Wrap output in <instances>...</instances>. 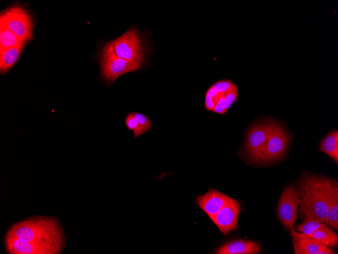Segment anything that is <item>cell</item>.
Listing matches in <instances>:
<instances>
[{
    "label": "cell",
    "instance_id": "cell-21",
    "mask_svg": "<svg viewBox=\"0 0 338 254\" xmlns=\"http://www.w3.org/2000/svg\"><path fill=\"white\" fill-rule=\"evenodd\" d=\"M238 96V87L235 85L225 94L224 99V109L226 113L232 104L237 100Z\"/></svg>",
    "mask_w": 338,
    "mask_h": 254
},
{
    "label": "cell",
    "instance_id": "cell-5",
    "mask_svg": "<svg viewBox=\"0 0 338 254\" xmlns=\"http://www.w3.org/2000/svg\"><path fill=\"white\" fill-rule=\"evenodd\" d=\"M141 65L119 57L106 43L101 55V77L107 83H113L123 74L138 70Z\"/></svg>",
    "mask_w": 338,
    "mask_h": 254
},
{
    "label": "cell",
    "instance_id": "cell-15",
    "mask_svg": "<svg viewBox=\"0 0 338 254\" xmlns=\"http://www.w3.org/2000/svg\"><path fill=\"white\" fill-rule=\"evenodd\" d=\"M25 45L0 51V71L6 74L15 64Z\"/></svg>",
    "mask_w": 338,
    "mask_h": 254
},
{
    "label": "cell",
    "instance_id": "cell-9",
    "mask_svg": "<svg viewBox=\"0 0 338 254\" xmlns=\"http://www.w3.org/2000/svg\"><path fill=\"white\" fill-rule=\"evenodd\" d=\"M241 207L238 201L230 198L227 203L211 219L221 232L227 235L236 231Z\"/></svg>",
    "mask_w": 338,
    "mask_h": 254
},
{
    "label": "cell",
    "instance_id": "cell-1",
    "mask_svg": "<svg viewBox=\"0 0 338 254\" xmlns=\"http://www.w3.org/2000/svg\"><path fill=\"white\" fill-rule=\"evenodd\" d=\"M4 243L10 254H60L66 245L59 219L41 215L13 224L5 234Z\"/></svg>",
    "mask_w": 338,
    "mask_h": 254
},
{
    "label": "cell",
    "instance_id": "cell-2",
    "mask_svg": "<svg viewBox=\"0 0 338 254\" xmlns=\"http://www.w3.org/2000/svg\"><path fill=\"white\" fill-rule=\"evenodd\" d=\"M333 180L306 174L298 183L300 199L299 214L302 221L313 219L325 224L328 211L329 192Z\"/></svg>",
    "mask_w": 338,
    "mask_h": 254
},
{
    "label": "cell",
    "instance_id": "cell-10",
    "mask_svg": "<svg viewBox=\"0 0 338 254\" xmlns=\"http://www.w3.org/2000/svg\"><path fill=\"white\" fill-rule=\"evenodd\" d=\"M295 254H334L336 251L293 228L290 230Z\"/></svg>",
    "mask_w": 338,
    "mask_h": 254
},
{
    "label": "cell",
    "instance_id": "cell-19",
    "mask_svg": "<svg viewBox=\"0 0 338 254\" xmlns=\"http://www.w3.org/2000/svg\"><path fill=\"white\" fill-rule=\"evenodd\" d=\"M326 225L317 220L309 218L305 220L303 223L298 224L295 229L296 231L309 236L315 231Z\"/></svg>",
    "mask_w": 338,
    "mask_h": 254
},
{
    "label": "cell",
    "instance_id": "cell-22",
    "mask_svg": "<svg viewBox=\"0 0 338 254\" xmlns=\"http://www.w3.org/2000/svg\"><path fill=\"white\" fill-rule=\"evenodd\" d=\"M131 113L138 122L144 133L151 129L152 122L146 115L136 112Z\"/></svg>",
    "mask_w": 338,
    "mask_h": 254
},
{
    "label": "cell",
    "instance_id": "cell-20",
    "mask_svg": "<svg viewBox=\"0 0 338 254\" xmlns=\"http://www.w3.org/2000/svg\"><path fill=\"white\" fill-rule=\"evenodd\" d=\"M126 127L134 132V138H137L144 133L140 125L131 113L127 114L125 120Z\"/></svg>",
    "mask_w": 338,
    "mask_h": 254
},
{
    "label": "cell",
    "instance_id": "cell-13",
    "mask_svg": "<svg viewBox=\"0 0 338 254\" xmlns=\"http://www.w3.org/2000/svg\"><path fill=\"white\" fill-rule=\"evenodd\" d=\"M260 244L251 240H235L224 243L215 251L216 254H257L261 250Z\"/></svg>",
    "mask_w": 338,
    "mask_h": 254
},
{
    "label": "cell",
    "instance_id": "cell-4",
    "mask_svg": "<svg viewBox=\"0 0 338 254\" xmlns=\"http://www.w3.org/2000/svg\"><path fill=\"white\" fill-rule=\"evenodd\" d=\"M1 23L27 43L32 38L33 22L28 11L19 5L11 6L1 14Z\"/></svg>",
    "mask_w": 338,
    "mask_h": 254
},
{
    "label": "cell",
    "instance_id": "cell-7",
    "mask_svg": "<svg viewBox=\"0 0 338 254\" xmlns=\"http://www.w3.org/2000/svg\"><path fill=\"white\" fill-rule=\"evenodd\" d=\"M300 203L298 189L292 186L285 188L279 200L277 215L280 222L289 231L293 228L298 219L297 210Z\"/></svg>",
    "mask_w": 338,
    "mask_h": 254
},
{
    "label": "cell",
    "instance_id": "cell-12",
    "mask_svg": "<svg viewBox=\"0 0 338 254\" xmlns=\"http://www.w3.org/2000/svg\"><path fill=\"white\" fill-rule=\"evenodd\" d=\"M230 197L214 189H209L205 194L197 198L198 206L212 219L227 203Z\"/></svg>",
    "mask_w": 338,
    "mask_h": 254
},
{
    "label": "cell",
    "instance_id": "cell-11",
    "mask_svg": "<svg viewBox=\"0 0 338 254\" xmlns=\"http://www.w3.org/2000/svg\"><path fill=\"white\" fill-rule=\"evenodd\" d=\"M230 88V84L226 80H222L213 84L207 90L205 96V107L206 110L224 115V99L225 93Z\"/></svg>",
    "mask_w": 338,
    "mask_h": 254
},
{
    "label": "cell",
    "instance_id": "cell-3",
    "mask_svg": "<svg viewBox=\"0 0 338 254\" xmlns=\"http://www.w3.org/2000/svg\"><path fill=\"white\" fill-rule=\"evenodd\" d=\"M107 43L119 57L140 64L144 61L145 49L138 30L134 27Z\"/></svg>",
    "mask_w": 338,
    "mask_h": 254
},
{
    "label": "cell",
    "instance_id": "cell-17",
    "mask_svg": "<svg viewBox=\"0 0 338 254\" xmlns=\"http://www.w3.org/2000/svg\"><path fill=\"white\" fill-rule=\"evenodd\" d=\"M309 236L319 240L328 247H334L338 244L337 234L327 225L315 231Z\"/></svg>",
    "mask_w": 338,
    "mask_h": 254
},
{
    "label": "cell",
    "instance_id": "cell-6",
    "mask_svg": "<svg viewBox=\"0 0 338 254\" xmlns=\"http://www.w3.org/2000/svg\"><path fill=\"white\" fill-rule=\"evenodd\" d=\"M290 136L280 124L271 121L270 133L257 162H269L277 159L285 152Z\"/></svg>",
    "mask_w": 338,
    "mask_h": 254
},
{
    "label": "cell",
    "instance_id": "cell-14",
    "mask_svg": "<svg viewBox=\"0 0 338 254\" xmlns=\"http://www.w3.org/2000/svg\"><path fill=\"white\" fill-rule=\"evenodd\" d=\"M325 224L338 230V185L334 180L329 192L328 211Z\"/></svg>",
    "mask_w": 338,
    "mask_h": 254
},
{
    "label": "cell",
    "instance_id": "cell-8",
    "mask_svg": "<svg viewBox=\"0 0 338 254\" xmlns=\"http://www.w3.org/2000/svg\"><path fill=\"white\" fill-rule=\"evenodd\" d=\"M271 121L254 125L249 130L246 141L245 149L254 161L257 162L267 141Z\"/></svg>",
    "mask_w": 338,
    "mask_h": 254
},
{
    "label": "cell",
    "instance_id": "cell-16",
    "mask_svg": "<svg viewBox=\"0 0 338 254\" xmlns=\"http://www.w3.org/2000/svg\"><path fill=\"white\" fill-rule=\"evenodd\" d=\"M319 151L327 154L338 163V131L333 130L327 134L320 143Z\"/></svg>",
    "mask_w": 338,
    "mask_h": 254
},
{
    "label": "cell",
    "instance_id": "cell-18",
    "mask_svg": "<svg viewBox=\"0 0 338 254\" xmlns=\"http://www.w3.org/2000/svg\"><path fill=\"white\" fill-rule=\"evenodd\" d=\"M0 51L26 44L4 24L1 23Z\"/></svg>",
    "mask_w": 338,
    "mask_h": 254
}]
</instances>
